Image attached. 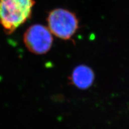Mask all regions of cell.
<instances>
[{"label": "cell", "mask_w": 129, "mask_h": 129, "mask_svg": "<svg viewBox=\"0 0 129 129\" xmlns=\"http://www.w3.org/2000/svg\"><path fill=\"white\" fill-rule=\"evenodd\" d=\"M35 0H0V25L11 34L30 18Z\"/></svg>", "instance_id": "6da1fadb"}, {"label": "cell", "mask_w": 129, "mask_h": 129, "mask_svg": "<svg viewBox=\"0 0 129 129\" xmlns=\"http://www.w3.org/2000/svg\"><path fill=\"white\" fill-rule=\"evenodd\" d=\"M47 21L51 34L63 40L71 39L79 28V20L76 14L62 8L50 11Z\"/></svg>", "instance_id": "7a4b0ae2"}, {"label": "cell", "mask_w": 129, "mask_h": 129, "mask_svg": "<svg viewBox=\"0 0 129 129\" xmlns=\"http://www.w3.org/2000/svg\"><path fill=\"white\" fill-rule=\"evenodd\" d=\"M23 41L30 52L35 54H44L52 47L53 34L48 27L41 24H35L25 31Z\"/></svg>", "instance_id": "3957f363"}, {"label": "cell", "mask_w": 129, "mask_h": 129, "mask_svg": "<svg viewBox=\"0 0 129 129\" xmlns=\"http://www.w3.org/2000/svg\"><path fill=\"white\" fill-rule=\"evenodd\" d=\"M94 80V74L92 69L84 64L75 67L71 77L72 84L82 90L89 88L93 84Z\"/></svg>", "instance_id": "277c9868"}]
</instances>
